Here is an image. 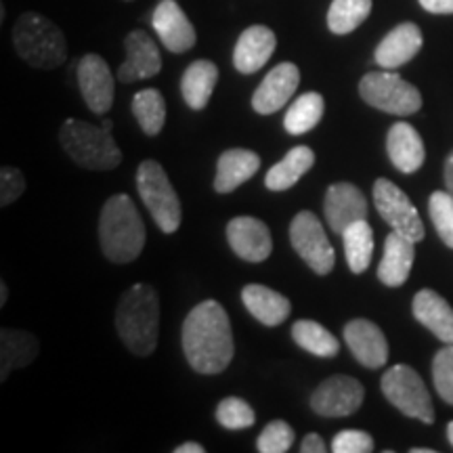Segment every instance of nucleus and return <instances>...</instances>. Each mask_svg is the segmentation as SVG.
Segmentation results:
<instances>
[{
  "mask_svg": "<svg viewBox=\"0 0 453 453\" xmlns=\"http://www.w3.org/2000/svg\"><path fill=\"white\" fill-rule=\"evenodd\" d=\"M26 191V177L19 168L3 166L0 170V206L7 208Z\"/></svg>",
  "mask_w": 453,
  "mask_h": 453,
  "instance_id": "obj_38",
  "label": "nucleus"
},
{
  "mask_svg": "<svg viewBox=\"0 0 453 453\" xmlns=\"http://www.w3.org/2000/svg\"><path fill=\"white\" fill-rule=\"evenodd\" d=\"M413 317L437 336L441 342L453 344V309L434 290H420L411 303Z\"/></svg>",
  "mask_w": 453,
  "mask_h": 453,
  "instance_id": "obj_25",
  "label": "nucleus"
},
{
  "mask_svg": "<svg viewBox=\"0 0 453 453\" xmlns=\"http://www.w3.org/2000/svg\"><path fill=\"white\" fill-rule=\"evenodd\" d=\"M334 453H370L373 451L372 434L364 430H342L332 439Z\"/></svg>",
  "mask_w": 453,
  "mask_h": 453,
  "instance_id": "obj_39",
  "label": "nucleus"
},
{
  "mask_svg": "<svg viewBox=\"0 0 453 453\" xmlns=\"http://www.w3.org/2000/svg\"><path fill=\"white\" fill-rule=\"evenodd\" d=\"M260 156L250 150H226L217 162L214 189L217 194H231L237 187L250 180L260 168Z\"/></svg>",
  "mask_w": 453,
  "mask_h": 453,
  "instance_id": "obj_26",
  "label": "nucleus"
},
{
  "mask_svg": "<svg viewBox=\"0 0 453 453\" xmlns=\"http://www.w3.org/2000/svg\"><path fill=\"white\" fill-rule=\"evenodd\" d=\"M372 13V0H332L327 27L336 36L355 32Z\"/></svg>",
  "mask_w": 453,
  "mask_h": 453,
  "instance_id": "obj_33",
  "label": "nucleus"
},
{
  "mask_svg": "<svg viewBox=\"0 0 453 453\" xmlns=\"http://www.w3.org/2000/svg\"><path fill=\"white\" fill-rule=\"evenodd\" d=\"M143 219L127 194H118L104 203L99 217L101 250L110 263L127 265L139 258L145 248Z\"/></svg>",
  "mask_w": 453,
  "mask_h": 453,
  "instance_id": "obj_2",
  "label": "nucleus"
},
{
  "mask_svg": "<svg viewBox=\"0 0 453 453\" xmlns=\"http://www.w3.org/2000/svg\"><path fill=\"white\" fill-rule=\"evenodd\" d=\"M116 330L130 353L150 357L156 350L160 330V303L147 283H134L122 294L116 309Z\"/></svg>",
  "mask_w": 453,
  "mask_h": 453,
  "instance_id": "obj_3",
  "label": "nucleus"
},
{
  "mask_svg": "<svg viewBox=\"0 0 453 453\" xmlns=\"http://www.w3.org/2000/svg\"><path fill=\"white\" fill-rule=\"evenodd\" d=\"M82 99L93 113H105L113 105V73L107 61L97 53L84 55L76 70Z\"/></svg>",
  "mask_w": 453,
  "mask_h": 453,
  "instance_id": "obj_12",
  "label": "nucleus"
},
{
  "mask_svg": "<svg viewBox=\"0 0 453 453\" xmlns=\"http://www.w3.org/2000/svg\"><path fill=\"white\" fill-rule=\"evenodd\" d=\"M411 453H434V449H428V447H424V449H411Z\"/></svg>",
  "mask_w": 453,
  "mask_h": 453,
  "instance_id": "obj_46",
  "label": "nucleus"
},
{
  "mask_svg": "<svg viewBox=\"0 0 453 453\" xmlns=\"http://www.w3.org/2000/svg\"><path fill=\"white\" fill-rule=\"evenodd\" d=\"M300 84L298 65L283 61L275 65L265 81L258 84L257 93L252 95V110L260 116H271V113L283 110L288 101L294 97Z\"/></svg>",
  "mask_w": 453,
  "mask_h": 453,
  "instance_id": "obj_14",
  "label": "nucleus"
},
{
  "mask_svg": "<svg viewBox=\"0 0 453 453\" xmlns=\"http://www.w3.org/2000/svg\"><path fill=\"white\" fill-rule=\"evenodd\" d=\"M111 120H104L101 127H93L84 120L70 118L59 128V143L81 168L113 170L120 166L122 151L111 137Z\"/></svg>",
  "mask_w": 453,
  "mask_h": 453,
  "instance_id": "obj_4",
  "label": "nucleus"
},
{
  "mask_svg": "<svg viewBox=\"0 0 453 453\" xmlns=\"http://www.w3.org/2000/svg\"><path fill=\"white\" fill-rule=\"evenodd\" d=\"M410 237L390 231L384 242V254L378 265V280L388 288H399L407 281L411 273L413 258H416V246Z\"/></svg>",
  "mask_w": 453,
  "mask_h": 453,
  "instance_id": "obj_22",
  "label": "nucleus"
},
{
  "mask_svg": "<svg viewBox=\"0 0 453 453\" xmlns=\"http://www.w3.org/2000/svg\"><path fill=\"white\" fill-rule=\"evenodd\" d=\"M300 451H303V453H326L327 451V445H326V441L319 437V434L311 433V434H307V437L303 439Z\"/></svg>",
  "mask_w": 453,
  "mask_h": 453,
  "instance_id": "obj_40",
  "label": "nucleus"
},
{
  "mask_svg": "<svg viewBox=\"0 0 453 453\" xmlns=\"http://www.w3.org/2000/svg\"><path fill=\"white\" fill-rule=\"evenodd\" d=\"M243 307L263 326L275 327L283 324L292 313V303L283 294L260 283H248L242 290Z\"/></svg>",
  "mask_w": 453,
  "mask_h": 453,
  "instance_id": "obj_24",
  "label": "nucleus"
},
{
  "mask_svg": "<svg viewBox=\"0 0 453 453\" xmlns=\"http://www.w3.org/2000/svg\"><path fill=\"white\" fill-rule=\"evenodd\" d=\"M422 32L416 24H405L396 26L395 30H390L387 36L382 38V42L376 47V64L382 70H396V67L405 65L407 61H411L413 57L420 53L422 49Z\"/></svg>",
  "mask_w": 453,
  "mask_h": 453,
  "instance_id": "obj_20",
  "label": "nucleus"
},
{
  "mask_svg": "<svg viewBox=\"0 0 453 453\" xmlns=\"http://www.w3.org/2000/svg\"><path fill=\"white\" fill-rule=\"evenodd\" d=\"M7 298H9V288H7V283L0 281V307H4V304H7Z\"/></svg>",
  "mask_w": 453,
  "mask_h": 453,
  "instance_id": "obj_44",
  "label": "nucleus"
},
{
  "mask_svg": "<svg viewBox=\"0 0 453 453\" xmlns=\"http://www.w3.org/2000/svg\"><path fill=\"white\" fill-rule=\"evenodd\" d=\"M294 445V428L283 420H273L258 434L257 449L260 453H286Z\"/></svg>",
  "mask_w": 453,
  "mask_h": 453,
  "instance_id": "obj_36",
  "label": "nucleus"
},
{
  "mask_svg": "<svg viewBox=\"0 0 453 453\" xmlns=\"http://www.w3.org/2000/svg\"><path fill=\"white\" fill-rule=\"evenodd\" d=\"M365 388L353 376H330L311 395V410L324 418H344L364 405Z\"/></svg>",
  "mask_w": 453,
  "mask_h": 453,
  "instance_id": "obj_11",
  "label": "nucleus"
},
{
  "mask_svg": "<svg viewBox=\"0 0 453 453\" xmlns=\"http://www.w3.org/2000/svg\"><path fill=\"white\" fill-rule=\"evenodd\" d=\"M127 3H130V0H127Z\"/></svg>",
  "mask_w": 453,
  "mask_h": 453,
  "instance_id": "obj_47",
  "label": "nucleus"
},
{
  "mask_svg": "<svg viewBox=\"0 0 453 453\" xmlns=\"http://www.w3.org/2000/svg\"><path fill=\"white\" fill-rule=\"evenodd\" d=\"M41 355V342L34 334L15 327L0 330V382L9 378V373L19 367H27Z\"/></svg>",
  "mask_w": 453,
  "mask_h": 453,
  "instance_id": "obj_23",
  "label": "nucleus"
},
{
  "mask_svg": "<svg viewBox=\"0 0 453 453\" xmlns=\"http://www.w3.org/2000/svg\"><path fill=\"white\" fill-rule=\"evenodd\" d=\"M187 364L203 376H217L234 361L235 344L231 321L223 304L203 300L189 311L180 332Z\"/></svg>",
  "mask_w": 453,
  "mask_h": 453,
  "instance_id": "obj_1",
  "label": "nucleus"
},
{
  "mask_svg": "<svg viewBox=\"0 0 453 453\" xmlns=\"http://www.w3.org/2000/svg\"><path fill=\"white\" fill-rule=\"evenodd\" d=\"M344 342L364 367L378 370L388 361V342L384 332L370 319H353L344 326Z\"/></svg>",
  "mask_w": 453,
  "mask_h": 453,
  "instance_id": "obj_17",
  "label": "nucleus"
},
{
  "mask_svg": "<svg viewBox=\"0 0 453 453\" xmlns=\"http://www.w3.org/2000/svg\"><path fill=\"white\" fill-rule=\"evenodd\" d=\"M151 26L170 53H187L196 47V27L177 0H160L151 15Z\"/></svg>",
  "mask_w": 453,
  "mask_h": 453,
  "instance_id": "obj_13",
  "label": "nucleus"
},
{
  "mask_svg": "<svg viewBox=\"0 0 453 453\" xmlns=\"http://www.w3.org/2000/svg\"><path fill=\"white\" fill-rule=\"evenodd\" d=\"M219 82V67L208 59H197L187 67L180 78V95L191 110L202 111L211 104L214 87Z\"/></svg>",
  "mask_w": 453,
  "mask_h": 453,
  "instance_id": "obj_27",
  "label": "nucleus"
},
{
  "mask_svg": "<svg viewBox=\"0 0 453 453\" xmlns=\"http://www.w3.org/2000/svg\"><path fill=\"white\" fill-rule=\"evenodd\" d=\"M315 151L307 145L294 147L281 162H277L265 177V187L269 191H288L313 168Z\"/></svg>",
  "mask_w": 453,
  "mask_h": 453,
  "instance_id": "obj_28",
  "label": "nucleus"
},
{
  "mask_svg": "<svg viewBox=\"0 0 453 453\" xmlns=\"http://www.w3.org/2000/svg\"><path fill=\"white\" fill-rule=\"evenodd\" d=\"M382 393L388 399L390 405L405 416L416 418L424 424L434 422V407L430 399L428 388L413 367L410 365H393L390 370L384 372L382 376Z\"/></svg>",
  "mask_w": 453,
  "mask_h": 453,
  "instance_id": "obj_8",
  "label": "nucleus"
},
{
  "mask_svg": "<svg viewBox=\"0 0 453 453\" xmlns=\"http://www.w3.org/2000/svg\"><path fill=\"white\" fill-rule=\"evenodd\" d=\"M447 439H449V443L453 445V422L447 424Z\"/></svg>",
  "mask_w": 453,
  "mask_h": 453,
  "instance_id": "obj_45",
  "label": "nucleus"
},
{
  "mask_svg": "<svg viewBox=\"0 0 453 453\" xmlns=\"http://www.w3.org/2000/svg\"><path fill=\"white\" fill-rule=\"evenodd\" d=\"M217 422L226 430H243L257 422V413L240 396H225L217 407Z\"/></svg>",
  "mask_w": 453,
  "mask_h": 453,
  "instance_id": "obj_34",
  "label": "nucleus"
},
{
  "mask_svg": "<svg viewBox=\"0 0 453 453\" xmlns=\"http://www.w3.org/2000/svg\"><path fill=\"white\" fill-rule=\"evenodd\" d=\"M137 191L147 211L154 217L156 225L160 226V231H164V234L179 231L180 219H183L180 200L160 162L143 160L139 164Z\"/></svg>",
  "mask_w": 453,
  "mask_h": 453,
  "instance_id": "obj_6",
  "label": "nucleus"
},
{
  "mask_svg": "<svg viewBox=\"0 0 453 453\" xmlns=\"http://www.w3.org/2000/svg\"><path fill=\"white\" fill-rule=\"evenodd\" d=\"M428 212L441 240L447 248H453V196L449 191H434L428 200Z\"/></svg>",
  "mask_w": 453,
  "mask_h": 453,
  "instance_id": "obj_35",
  "label": "nucleus"
},
{
  "mask_svg": "<svg viewBox=\"0 0 453 453\" xmlns=\"http://www.w3.org/2000/svg\"><path fill=\"white\" fill-rule=\"evenodd\" d=\"M292 340L300 349L315 357H321V359H330V357H336L340 353L338 338L332 332H327V327L311 319H300L292 326Z\"/></svg>",
  "mask_w": 453,
  "mask_h": 453,
  "instance_id": "obj_30",
  "label": "nucleus"
},
{
  "mask_svg": "<svg viewBox=\"0 0 453 453\" xmlns=\"http://www.w3.org/2000/svg\"><path fill=\"white\" fill-rule=\"evenodd\" d=\"M422 9L437 15H453V0H420Z\"/></svg>",
  "mask_w": 453,
  "mask_h": 453,
  "instance_id": "obj_41",
  "label": "nucleus"
},
{
  "mask_svg": "<svg viewBox=\"0 0 453 453\" xmlns=\"http://www.w3.org/2000/svg\"><path fill=\"white\" fill-rule=\"evenodd\" d=\"M127 61L118 70V81L124 84L147 81L154 78L162 70V55L154 38L143 30H133L124 41Z\"/></svg>",
  "mask_w": 453,
  "mask_h": 453,
  "instance_id": "obj_16",
  "label": "nucleus"
},
{
  "mask_svg": "<svg viewBox=\"0 0 453 453\" xmlns=\"http://www.w3.org/2000/svg\"><path fill=\"white\" fill-rule=\"evenodd\" d=\"M226 242L231 250L246 263H263L273 252L269 226L254 217H235L226 225Z\"/></svg>",
  "mask_w": 453,
  "mask_h": 453,
  "instance_id": "obj_15",
  "label": "nucleus"
},
{
  "mask_svg": "<svg viewBox=\"0 0 453 453\" xmlns=\"http://www.w3.org/2000/svg\"><path fill=\"white\" fill-rule=\"evenodd\" d=\"M445 185H447V191L453 196V150L445 160Z\"/></svg>",
  "mask_w": 453,
  "mask_h": 453,
  "instance_id": "obj_42",
  "label": "nucleus"
},
{
  "mask_svg": "<svg viewBox=\"0 0 453 453\" xmlns=\"http://www.w3.org/2000/svg\"><path fill=\"white\" fill-rule=\"evenodd\" d=\"M203 451H206V449H203L200 443H194V441L174 447V453H203Z\"/></svg>",
  "mask_w": 453,
  "mask_h": 453,
  "instance_id": "obj_43",
  "label": "nucleus"
},
{
  "mask_svg": "<svg viewBox=\"0 0 453 453\" xmlns=\"http://www.w3.org/2000/svg\"><path fill=\"white\" fill-rule=\"evenodd\" d=\"M433 382L441 399L453 405V344H445L433 359Z\"/></svg>",
  "mask_w": 453,
  "mask_h": 453,
  "instance_id": "obj_37",
  "label": "nucleus"
},
{
  "mask_svg": "<svg viewBox=\"0 0 453 453\" xmlns=\"http://www.w3.org/2000/svg\"><path fill=\"white\" fill-rule=\"evenodd\" d=\"M373 203H376L378 214L393 226L396 234L410 237L413 242L424 240V223L413 206L410 197L399 189L393 180L378 179L373 183Z\"/></svg>",
  "mask_w": 453,
  "mask_h": 453,
  "instance_id": "obj_10",
  "label": "nucleus"
},
{
  "mask_svg": "<svg viewBox=\"0 0 453 453\" xmlns=\"http://www.w3.org/2000/svg\"><path fill=\"white\" fill-rule=\"evenodd\" d=\"M290 243L296 254L311 271L317 275L332 273L336 265V252H334L330 240H327L324 225L311 211H300L290 223Z\"/></svg>",
  "mask_w": 453,
  "mask_h": 453,
  "instance_id": "obj_9",
  "label": "nucleus"
},
{
  "mask_svg": "<svg viewBox=\"0 0 453 453\" xmlns=\"http://www.w3.org/2000/svg\"><path fill=\"white\" fill-rule=\"evenodd\" d=\"M326 111V99L319 93H304L294 101L290 110L286 111L283 118V127L290 134H304L313 130L321 122Z\"/></svg>",
  "mask_w": 453,
  "mask_h": 453,
  "instance_id": "obj_32",
  "label": "nucleus"
},
{
  "mask_svg": "<svg viewBox=\"0 0 453 453\" xmlns=\"http://www.w3.org/2000/svg\"><path fill=\"white\" fill-rule=\"evenodd\" d=\"M277 36L267 26L246 27L237 38L234 49V65L240 73H254L267 65L275 53Z\"/></svg>",
  "mask_w": 453,
  "mask_h": 453,
  "instance_id": "obj_19",
  "label": "nucleus"
},
{
  "mask_svg": "<svg viewBox=\"0 0 453 453\" xmlns=\"http://www.w3.org/2000/svg\"><path fill=\"white\" fill-rule=\"evenodd\" d=\"M324 212L330 229L342 234L349 225L367 219V200L353 183H334L326 191Z\"/></svg>",
  "mask_w": 453,
  "mask_h": 453,
  "instance_id": "obj_18",
  "label": "nucleus"
},
{
  "mask_svg": "<svg viewBox=\"0 0 453 453\" xmlns=\"http://www.w3.org/2000/svg\"><path fill=\"white\" fill-rule=\"evenodd\" d=\"M387 151L393 166L403 174H413L426 160L424 141L416 128L407 122H396L390 127L387 137Z\"/></svg>",
  "mask_w": 453,
  "mask_h": 453,
  "instance_id": "obj_21",
  "label": "nucleus"
},
{
  "mask_svg": "<svg viewBox=\"0 0 453 453\" xmlns=\"http://www.w3.org/2000/svg\"><path fill=\"white\" fill-rule=\"evenodd\" d=\"M359 95L367 105L393 116H411L422 107V95L396 72H370L361 78Z\"/></svg>",
  "mask_w": 453,
  "mask_h": 453,
  "instance_id": "obj_7",
  "label": "nucleus"
},
{
  "mask_svg": "<svg viewBox=\"0 0 453 453\" xmlns=\"http://www.w3.org/2000/svg\"><path fill=\"white\" fill-rule=\"evenodd\" d=\"M130 110H133L141 130H143L147 137H156V134L162 133L164 122H166V101H164L160 90H139L133 97Z\"/></svg>",
  "mask_w": 453,
  "mask_h": 453,
  "instance_id": "obj_31",
  "label": "nucleus"
},
{
  "mask_svg": "<svg viewBox=\"0 0 453 453\" xmlns=\"http://www.w3.org/2000/svg\"><path fill=\"white\" fill-rule=\"evenodd\" d=\"M340 235H342L349 269L355 275L365 273L373 257V231L370 223H367V219L349 225Z\"/></svg>",
  "mask_w": 453,
  "mask_h": 453,
  "instance_id": "obj_29",
  "label": "nucleus"
},
{
  "mask_svg": "<svg viewBox=\"0 0 453 453\" xmlns=\"http://www.w3.org/2000/svg\"><path fill=\"white\" fill-rule=\"evenodd\" d=\"M17 55L36 70H55L67 59V42L59 26L41 13L19 15L13 27Z\"/></svg>",
  "mask_w": 453,
  "mask_h": 453,
  "instance_id": "obj_5",
  "label": "nucleus"
}]
</instances>
